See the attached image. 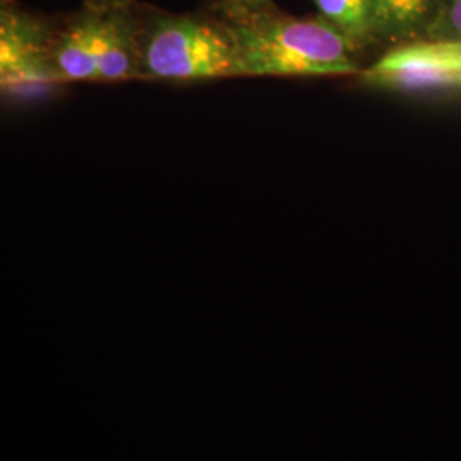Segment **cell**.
Here are the masks:
<instances>
[{
	"instance_id": "1",
	"label": "cell",
	"mask_w": 461,
	"mask_h": 461,
	"mask_svg": "<svg viewBox=\"0 0 461 461\" xmlns=\"http://www.w3.org/2000/svg\"><path fill=\"white\" fill-rule=\"evenodd\" d=\"M230 28L241 76L330 77L359 72L352 43L329 21L247 14Z\"/></svg>"
},
{
	"instance_id": "2",
	"label": "cell",
	"mask_w": 461,
	"mask_h": 461,
	"mask_svg": "<svg viewBox=\"0 0 461 461\" xmlns=\"http://www.w3.org/2000/svg\"><path fill=\"white\" fill-rule=\"evenodd\" d=\"M140 74L166 81H200L241 76L228 26L198 17L158 21L139 43Z\"/></svg>"
},
{
	"instance_id": "3",
	"label": "cell",
	"mask_w": 461,
	"mask_h": 461,
	"mask_svg": "<svg viewBox=\"0 0 461 461\" xmlns=\"http://www.w3.org/2000/svg\"><path fill=\"white\" fill-rule=\"evenodd\" d=\"M366 83L393 91L461 89L460 38L412 41L384 53L363 72Z\"/></svg>"
},
{
	"instance_id": "4",
	"label": "cell",
	"mask_w": 461,
	"mask_h": 461,
	"mask_svg": "<svg viewBox=\"0 0 461 461\" xmlns=\"http://www.w3.org/2000/svg\"><path fill=\"white\" fill-rule=\"evenodd\" d=\"M0 33V76L5 91L36 96L64 81L51 64V51L36 23L4 13Z\"/></svg>"
},
{
	"instance_id": "5",
	"label": "cell",
	"mask_w": 461,
	"mask_h": 461,
	"mask_svg": "<svg viewBox=\"0 0 461 461\" xmlns=\"http://www.w3.org/2000/svg\"><path fill=\"white\" fill-rule=\"evenodd\" d=\"M98 79L123 81L140 74L139 41L129 23L116 13L98 14Z\"/></svg>"
},
{
	"instance_id": "6",
	"label": "cell",
	"mask_w": 461,
	"mask_h": 461,
	"mask_svg": "<svg viewBox=\"0 0 461 461\" xmlns=\"http://www.w3.org/2000/svg\"><path fill=\"white\" fill-rule=\"evenodd\" d=\"M98 16L76 21L51 49V64L64 81L98 79Z\"/></svg>"
},
{
	"instance_id": "7",
	"label": "cell",
	"mask_w": 461,
	"mask_h": 461,
	"mask_svg": "<svg viewBox=\"0 0 461 461\" xmlns=\"http://www.w3.org/2000/svg\"><path fill=\"white\" fill-rule=\"evenodd\" d=\"M373 34L400 38L419 30L438 0H369Z\"/></svg>"
},
{
	"instance_id": "8",
	"label": "cell",
	"mask_w": 461,
	"mask_h": 461,
	"mask_svg": "<svg viewBox=\"0 0 461 461\" xmlns=\"http://www.w3.org/2000/svg\"><path fill=\"white\" fill-rule=\"evenodd\" d=\"M320 14L340 33L359 47L373 36L369 0H313Z\"/></svg>"
},
{
	"instance_id": "9",
	"label": "cell",
	"mask_w": 461,
	"mask_h": 461,
	"mask_svg": "<svg viewBox=\"0 0 461 461\" xmlns=\"http://www.w3.org/2000/svg\"><path fill=\"white\" fill-rule=\"evenodd\" d=\"M434 38H460L461 0H449L434 28Z\"/></svg>"
},
{
	"instance_id": "10",
	"label": "cell",
	"mask_w": 461,
	"mask_h": 461,
	"mask_svg": "<svg viewBox=\"0 0 461 461\" xmlns=\"http://www.w3.org/2000/svg\"><path fill=\"white\" fill-rule=\"evenodd\" d=\"M270 0H232L234 7L243 13V14H255V13H262L265 5Z\"/></svg>"
},
{
	"instance_id": "11",
	"label": "cell",
	"mask_w": 461,
	"mask_h": 461,
	"mask_svg": "<svg viewBox=\"0 0 461 461\" xmlns=\"http://www.w3.org/2000/svg\"><path fill=\"white\" fill-rule=\"evenodd\" d=\"M108 2H112V4H123V2H127V0H108Z\"/></svg>"
}]
</instances>
